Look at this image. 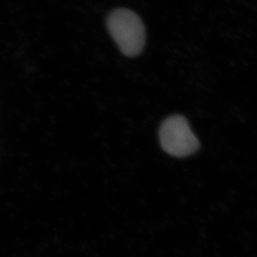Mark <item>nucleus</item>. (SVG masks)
<instances>
[{
    "instance_id": "2",
    "label": "nucleus",
    "mask_w": 257,
    "mask_h": 257,
    "mask_svg": "<svg viewBox=\"0 0 257 257\" xmlns=\"http://www.w3.org/2000/svg\"><path fill=\"white\" fill-rule=\"evenodd\" d=\"M160 141L166 153L176 157H185L197 151L199 141L183 116L169 117L160 128Z\"/></svg>"
},
{
    "instance_id": "1",
    "label": "nucleus",
    "mask_w": 257,
    "mask_h": 257,
    "mask_svg": "<svg viewBox=\"0 0 257 257\" xmlns=\"http://www.w3.org/2000/svg\"><path fill=\"white\" fill-rule=\"evenodd\" d=\"M109 34L124 55H140L146 45V28L136 13L118 9L110 13L107 20Z\"/></svg>"
}]
</instances>
